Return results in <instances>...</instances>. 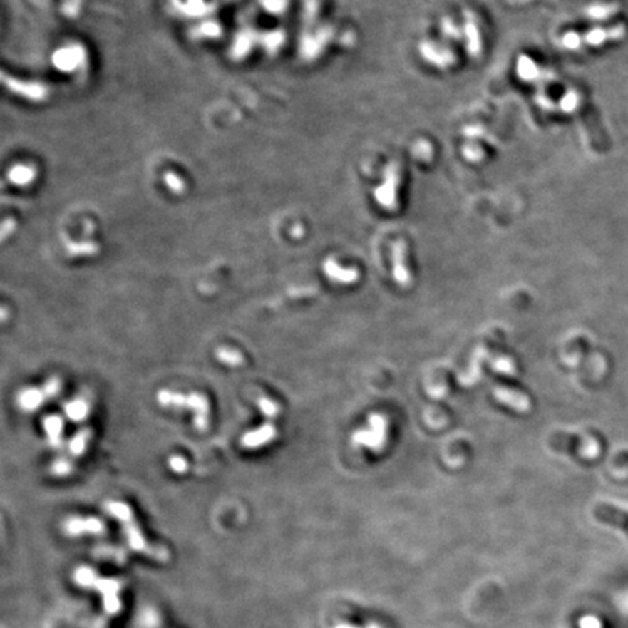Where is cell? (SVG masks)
Segmentation results:
<instances>
[{
  "instance_id": "cell-1",
  "label": "cell",
  "mask_w": 628,
  "mask_h": 628,
  "mask_svg": "<svg viewBox=\"0 0 628 628\" xmlns=\"http://www.w3.org/2000/svg\"><path fill=\"white\" fill-rule=\"evenodd\" d=\"M354 442L369 450L379 451L386 446L387 441V421L380 415L369 416L368 428L354 433Z\"/></svg>"
},
{
  "instance_id": "cell-2",
  "label": "cell",
  "mask_w": 628,
  "mask_h": 628,
  "mask_svg": "<svg viewBox=\"0 0 628 628\" xmlns=\"http://www.w3.org/2000/svg\"><path fill=\"white\" fill-rule=\"evenodd\" d=\"M552 446L559 450L576 451L579 457L592 460L599 454L598 441L590 436H579V435H557L552 439Z\"/></svg>"
},
{
  "instance_id": "cell-3",
  "label": "cell",
  "mask_w": 628,
  "mask_h": 628,
  "mask_svg": "<svg viewBox=\"0 0 628 628\" xmlns=\"http://www.w3.org/2000/svg\"><path fill=\"white\" fill-rule=\"evenodd\" d=\"M185 409L194 413V425L197 429L204 431L210 425V403L207 397L201 393L187 394V403Z\"/></svg>"
},
{
  "instance_id": "cell-4",
  "label": "cell",
  "mask_w": 628,
  "mask_h": 628,
  "mask_svg": "<svg viewBox=\"0 0 628 628\" xmlns=\"http://www.w3.org/2000/svg\"><path fill=\"white\" fill-rule=\"evenodd\" d=\"M277 435H278L277 428L272 423H264L257 429H252L246 432L240 439V444L247 450L262 448L264 446H268L269 442H272L277 438Z\"/></svg>"
},
{
  "instance_id": "cell-5",
  "label": "cell",
  "mask_w": 628,
  "mask_h": 628,
  "mask_svg": "<svg viewBox=\"0 0 628 628\" xmlns=\"http://www.w3.org/2000/svg\"><path fill=\"white\" fill-rule=\"evenodd\" d=\"M64 531L70 537H79L85 534H99L103 531V524L98 518H82L73 516L64 523Z\"/></svg>"
},
{
  "instance_id": "cell-6",
  "label": "cell",
  "mask_w": 628,
  "mask_h": 628,
  "mask_svg": "<svg viewBox=\"0 0 628 628\" xmlns=\"http://www.w3.org/2000/svg\"><path fill=\"white\" fill-rule=\"evenodd\" d=\"M493 396L498 401H500L502 404L509 406L510 409L521 412V413H527L531 409V401L530 398L518 391H513L510 388L506 387H495L493 388Z\"/></svg>"
},
{
  "instance_id": "cell-7",
  "label": "cell",
  "mask_w": 628,
  "mask_h": 628,
  "mask_svg": "<svg viewBox=\"0 0 628 628\" xmlns=\"http://www.w3.org/2000/svg\"><path fill=\"white\" fill-rule=\"evenodd\" d=\"M47 400V396L44 390L36 387H25L18 391L16 394V404L18 408L25 413H32L38 411L44 401Z\"/></svg>"
},
{
  "instance_id": "cell-8",
  "label": "cell",
  "mask_w": 628,
  "mask_h": 628,
  "mask_svg": "<svg viewBox=\"0 0 628 628\" xmlns=\"http://www.w3.org/2000/svg\"><path fill=\"white\" fill-rule=\"evenodd\" d=\"M43 429L46 433L47 444L51 448H60L63 446L64 435V421L58 415L46 416L43 421Z\"/></svg>"
},
{
  "instance_id": "cell-9",
  "label": "cell",
  "mask_w": 628,
  "mask_h": 628,
  "mask_svg": "<svg viewBox=\"0 0 628 628\" xmlns=\"http://www.w3.org/2000/svg\"><path fill=\"white\" fill-rule=\"evenodd\" d=\"M594 512L599 521H604V523L618 525V527L628 530V513L627 512L617 509V508H612L609 505H598Z\"/></svg>"
},
{
  "instance_id": "cell-10",
  "label": "cell",
  "mask_w": 628,
  "mask_h": 628,
  "mask_svg": "<svg viewBox=\"0 0 628 628\" xmlns=\"http://www.w3.org/2000/svg\"><path fill=\"white\" fill-rule=\"evenodd\" d=\"M64 415L71 422H83L91 412L89 403L85 398H73L70 401H66L63 406Z\"/></svg>"
},
{
  "instance_id": "cell-11",
  "label": "cell",
  "mask_w": 628,
  "mask_h": 628,
  "mask_svg": "<svg viewBox=\"0 0 628 628\" xmlns=\"http://www.w3.org/2000/svg\"><path fill=\"white\" fill-rule=\"evenodd\" d=\"M123 527H124V532H125L127 541H128V544L131 545V548H134V550H137V551L147 552V554H155L153 548H150L149 545H147V542H145L143 534L140 532L138 527H137L135 523H134V518H131V520L123 523Z\"/></svg>"
},
{
  "instance_id": "cell-12",
  "label": "cell",
  "mask_w": 628,
  "mask_h": 628,
  "mask_svg": "<svg viewBox=\"0 0 628 628\" xmlns=\"http://www.w3.org/2000/svg\"><path fill=\"white\" fill-rule=\"evenodd\" d=\"M91 439H92V431H91L89 428H83V429H81L79 432H76L75 435H73V436L70 438L68 444H67L68 453H70L73 457H81V455H83L85 451H86L88 447H89Z\"/></svg>"
},
{
  "instance_id": "cell-13",
  "label": "cell",
  "mask_w": 628,
  "mask_h": 628,
  "mask_svg": "<svg viewBox=\"0 0 628 628\" xmlns=\"http://www.w3.org/2000/svg\"><path fill=\"white\" fill-rule=\"evenodd\" d=\"M324 272H326V275L331 281H338V282H342V284L355 282L356 278H358V272L355 269H341V267H338L336 264H334L331 261H329L324 265Z\"/></svg>"
},
{
  "instance_id": "cell-14",
  "label": "cell",
  "mask_w": 628,
  "mask_h": 628,
  "mask_svg": "<svg viewBox=\"0 0 628 628\" xmlns=\"http://www.w3.org/2000/svg\"><path fill=\"white\" fill-rule=\"evenodd\" d=\"M394 278L398 285L409 287L411 285V274L409 269L404 265L403 259V247L397 246L394 249Z\"/></svg>"
},
{
  "instance_id": "cell-15",
  "label": "cell",
  "mask_w": 628,
  "mask_h": 628,
  "mask_svg": "<svg viewBox=\"0 0 628 628\" xmlns=\"http://www.w3.org/2000/svg\"><path fill=\"white\" fill-rule=\"evenodd\" d=\"M215 358L218 362L225 364L227 366H240L244 362L243 355L235 349V348H227V346H221L215 351Z\"/></svg>"
},
{
  "instance_id": "cell-16",
  "label": "cell",
  "mask_w": 628,
  "mask_h": 628,
  "mask_svg": "<svg viewBox=\"0 0 628 628\" xmlns=\"http://www.w3.org/2000/svg\"><path fill=\"white\" fill-rule=\"evenodd\" d=\"M106 509H108V512L110 515L114 516L115 520H118L121 523H125V521L133 518V512H131L130 506L125 505L124 502H118V500L117 502H108L106 503Z\"/></svg>"
},
{
  "instance_id": "cell-17",
  "label": "cell",
  "mask_w": 628,
  "mask_h": 628,
  "mask_svg": "<svg viewBox=\"0 0 628 628\" xmlns=\"http://www.w3.org/2000/svg\"><path fill=\"white\" fill-rule=\"evenodd\" d=\"M257 406H259V411L262 412V415L268 419L277 418L281 412V406L269 397H261L257 400Z\"/></svg>"
},
{
  "instance_id": "cell-18",
  "label": "cell",
  "mask_w": 628,
  "mask_h": 628,
  "mask_svg": "<svg viewBox=\"0 0 628 628\" xmlns=\"http://www.w3.org/2000/svg\"><path fill=\"white\" fill-rule=\"evenodd\" d=\"M73 470H75V465H73V463L67 458H63V457L56 458L50 467L51 474L56 477H67L73 473Z\"/></svg>"
},
{
  "instance_id": "cell-19",
  "label": "cell",
  "mask_w": 628,
  "mask_h": 628,
  "mask_svg": "<svg viewBox=\"0 0 628 628\" xmlns=\"http://www.w3.org/2000/svg\"><path fill=\"white\" fill-rule=\"evenodd\" d=\"M61 387H63L61 380H60L58 377L53 376V377H50V379L46 381V386H44L43 390H44L47 398H53V397H56V396L60 394Z\"/></svg>"
},
{
  "instance_id": "cell-20",
  "label": "cell",
  "mask_w": 628,
  "mask_h": 628,
  "mask_svg": "<svg viewBox=\"0 0 628 628\" xmlns=\"http://www.w3.org/2000/svg\"><path fill=\"white\" fill-rule=\"evenodd\" d=\"M168 464H169V468L176 474H183L185 471L188 470V461L185 460L182 455H172L168 460Z\"/></svg>"
},
{
  "instance_id": "cell-21",
  "label": "cell",
  "mask_w": 628,
  "mask_h": 628,
  "mask_svg": "<svg viewBox=\"0 0 628 628\" xmlns=\"http://www.w3.org/2000/svg\"><path fill=\"white\" fill-rule=\"evenodd\" d=\"M492 366H493V369H496V371L503 373V374H512L515 371L513 362L510 359H508V358H496V359H493L492 361Z\"/></svg>"
},
{
  "instance_id": "cell-22",
  "label": "cell",
  "mask_w": 628,
  "mask_h": 628,
  "mask_svg": "<svg viewBox=\"0 0 628 628\" xmlns=\"http://www.w3.org/2000/svg\"><path fill=\"white\" fill-rule=\"evenodd\" d=\"M339 628H355V627H339Z\"/></svg>"
}]
</instances>
